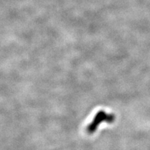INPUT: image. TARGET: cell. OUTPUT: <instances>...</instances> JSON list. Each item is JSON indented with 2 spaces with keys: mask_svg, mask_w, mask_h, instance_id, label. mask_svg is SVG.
<instances>
[{
  "mask_svg": "<svg viewBox=\"0 0 150 150\" xmlns=\"http://www.w3.org/2000/svg\"><path fill=\"white\" fill-rule=\"evenodd\" d=\"M115 117L113 114H108L106 113L104 110H99L97 112L96 115H95L93 120H92L90 125H88L86 131L90 134H92L93 133L96 131L98 128L99 125H100L102 122H106L107 123L111 124L115 121Z\"/></svg>",
  "mask_w": 150,
  "mask_h": 150,
  "instance_id": "obj_1",
  "label": "cell"
}]
</instances>
